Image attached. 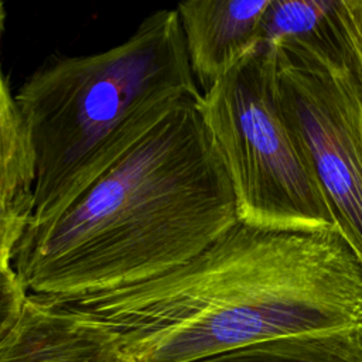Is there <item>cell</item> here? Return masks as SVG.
Wrapping results in <instances>:
<instances>
[{"label":"cell","mask_w":362,"mask_h":362,"mask_svg":"<svg viewBox=\"0 0 362 362\" xmlns=\"http://www.w3.org/2000/svg\"><path fill=\"white\" fill-rule=\"evenodd\" d=\"M132 362H197L249 345L321 342L362 359V264L338 230L236 222L153 279L68 298Z\"/></svg>","instance_id":"1"},{"label":"cell","mask_w":362,"mask_h":362,"mask_svg":"<svg viewBox=\"0 0 362 362\" xmlns=\"http://www.w3.org/2000/svg\"><path fill=\"white\" fill-rule=\"evenodd\" d=\"M4 18H6V11H4V6L0 1V34L3 31V25H4Z\"/></svg>","instance_id":"15"},{"label":"cell","mask_w":362,"mask_h":362,"mask_svg":"<svg viewBox=\"0 0 362 362\" xmlns=\"http://www.w3.org/2000/svg\"><path fill=\"white\" fill-rule=\"evenodd\" d=\"M28 293L13 267H0V341L18 321Z\"/></svg>","instance_id":"12"},{"label":"cell","mask_w":362,"mask_h":362,"mask_svg":"<svg viewBox=\"0 0 362 362\" xmlns=\"http://www.w3.org/2000/svg\"><path fill=\"white\" fill-rule=\"evenodd\" d=\"M175 10L122 44L31 74L16 98L35 158L28 225L58 216L187 99H198Z\"/></svg>","instance_id":"3"},{"label":"cell","mask_w":362,"mask_h":362,"mask_svg":"<svg viewBox=\"0 0 362 362\" xmlns=\"http://www.w3.org/2000/svg\"><path fill=\"white\" fill-rule=\"evenodd\" d=\"M30 216L0 204V267H13L17 245L24 235Z\"/></svg>","instance_id":"13"},{"label":"cell","mask_w":362,"mask_h":362,"mask_svg":"<svg viewBox=\"0 0 362 362\" xmlns=\"http://www.w3.org/2000/svg\"><path fill=\"white\" fill-rule=\"evenodd\" d=\"M110 335L86 315L28 294L21 315L0 341V362H105Z\"/></svg>","instance_id":"7"},{"label":"cell","mask_w":362,"mask_h":362,"mask_svg":"<svg viewBox=\"0 0 362 362\" xmlns=\"http://www.w3.org/2000/svg\"><path fill=\"white\" fill-rule=\"evenodd\" d=\"M35 158L23 115L0 68V204L31 214Z\"/></svg>","instance_id":"8"},{"label":"cell","mask_w":362,"mask_h":362,"mask_svg":"<svg viewBox=\"0 0 362 362\" xmlns=\"http://www.w3.org/2000/svg\"><path fill=\"white\" fill-rule=\"evenodd\" d=\"M105 362H132V361H129V359H126V358L120 356L116 351H113V352L106 358V361H105Z\"/></svg>","instance_id":"14"},{"label":"cell","mask_w":362,"mask_h":362,"mask_svg":"<svg viewBox=\"0 0 362 362\" xmlns=\"http://www.w3.org/2000/svg\"><path fill=\"white\" fill-rule=\"evenodd\" d=\"M197 362H362V359L328 344L276 341L249 345Z\"/></svg>","instance_id":"10"},{"label":"cell","mask_w":362,"mask_h":362,"mask_svg":"<svg viewBox=\"0 0 362 362\" xmlns=\"http://www.w3.org/2000/svg\"><path fill=\"white\" fill-rule=\"evenodd\" d=\"M335 7L332 0H270L262 20V42L321 37L331 28Z\"/></svg>","instance_id":"9"},{"label":"cell","mask_w":362,"mask_h":362,"mask_svg":"<svg viewBox=\"0 0 362 362\" xmlns=\"http://www.w3.org/2000/svg\"><path fill=\"white\" fill-rule=\"evenodd\" d=\"M332 30L362 89V0L337 1Z\"/></svg>","instance_id":"11"},{"label":"cell","mask_w":362,"mask_h":362,"mask_svg":"<svg viewBox=\"0 0 362 362\" xmlns=\"http://www.w3.org/2000/svg\"><path fill=\"white\" fill-rule=\"evenodd\" d=\"M198 109L229 175L239 222L287 232L337 230L283 110L273 44L262 42L202 92Z\"/></svg>","instance_id":"4"},{"label":"cell","mask_w":362,"mask_h":362,"mask_svg":"<svg viewBox=\"0 0 362 362\" xmlns=\"http://www.w3.org/2000/svg\"><path fill=\"white\" fill-rule=\"evenodd\" d=\"M270 0H191L175 8L195 81L204 92L262 44Z\"/></svg>","instance_id":"6"},{"label":"cell","mask_w":362,"mask_h":362,"mask_svg":"<svg viewBox=\"0 0 362 362\" xmlns=\"http://www.w3.org/2000/svg\"><path fill=\"white\" fill-rule=\"evenodd\" d=\"M198 99L174 107L58 216L27 226L13 269L28 294L68 298L153 279L238 222Z\"/></svg>","instance_id":"2"},{"label":"cell","mask_w":362,"mask_h":362,"mask_svg":"<svg viewBox=\"0 0 362 362\" xmlns=\"http://www.w3.org/2000/svg\"><path fill=\"white\" fill-rule=\"evenodd\" d=\"M273 45L283 110L305 148L337 230L362 264V89L358 78L332 24L321 37Z\"/></svg>","instance_id":"5"}]
</instances>
